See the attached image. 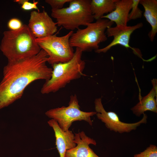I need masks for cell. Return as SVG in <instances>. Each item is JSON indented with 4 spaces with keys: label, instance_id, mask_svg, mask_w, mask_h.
<instances>
[{
    "label": "cell",
    "instance_id": "1",
    "mask_svg": "<svg viewBox=\"0 0 157 157\" xmlns=\"http://www.w3.org/2000/svg\"><path fill=\"white\" fill-rule=\"evenodd\" d=\"M48 56L41 49L37 55L26 59L8 61L0 82V109L20 99L26 87L39 80L51 78L52 69L47 65Z\"/></svg>",
    "mask_w": 157,
    "mask_h": 157
},
{
    "label": "cell",
    "instance_id": "2",
    "mask_svg": "<svg viewBox=\"0 0 157 157\" xmlns=\"http://www.w3.org/2000/svg\"><path fill=\"white\" fill-rule=\"evenodd\" d=\"M0 49L8 61H14L35 56L41 49L27 25L20 29L7 31L3 33Z\"/></svg>",
    "mask_w": 157,
    "mask_h": 157
},
{
    "label": "cell",
    "instance_id": "3",
    "mask_svg": "<svg viewBox=\"0 0 157 157\" xmlns=\"http://www.w3.org/2000/svg\"><path fill=\"white\" fill-rule=\"evenodd\" d=\"M83 52L81 49L76 48L74 56L70 60L52 66L51 77L43 85L41 93L45 94L56 92L65 87L72 81L83 76L85 62L82 59Z\"/></svg>",
    "mask_w": 157,
    "mask_h": 157
},
{
    "label": "cell",
    "instance_id": "4",
    "mask_svg": "<svg viewBox=\"0 0 157 157\" xmlns=\"http://www.w3.org/2000/svg\"><path fill=\"white\" fill-rule=\"evenodd\" d=\"M90 0H71L68 7L51 10V16L57 25L71 31L81 26H86L94 19L90 9Z\"/></svg>",
    "mask_w": 157,
    "mask_h": 157
},
{
    "label": "cell",
    "instance_id": "5",
    "mask_svg": "<svg viewBox=\"0 0 157 157\" xmlns=\"http://www.w3.org/2000/svg\"><path fill=\"white\" fill-rule=\"evenodd\" d=\"M114 23L108 19L101 18L89 24L84 28H78L70 38L71 46L79 48L83 52L95 51L99 49L100 43L107 40L106 30Z\"/></svg>",
    "mask_w": 157,
    "mask_h": 157
},
{
    "label": "cell",
    "instance_id": "6",
    "mask_svg": "<svg viewBox=\"0 0 157 157\" xmlns=\"http://www.w3.org/2000/svg\"><path fill=\"white\" fill-rule=\"evenodd\" d=\"M73 32V31H70L61 36L54 34L36 39L41 49L48 55L47 63L52 66L56 64L67 62L72 58L74 51L70 44L69 39Z\"/></svg>",
    "mask_w": 157,
    "mask_h": 157
},
{
    "label": "cell",
    "instance_id": "7",
    "mask_svg": "<svg viewBox=\"0 0 157 157\" xmlns=\"http://www.w3.org/2000/svg\"><path fill=\"white\" fill-rule=\"evenodd\" d=\"M96 113V111L87 112L81 110L77 96L74 94L70 96L67 106H62L50 109L47 111L45 114L55 120L63 131H66L75 121L84 120L92 126L91 117Z\"/></svg>",
    "mask_w": 157,
    "mask_h": 157
},
{
    "label": "cell",
    "instance_id": "8",
    "mask_svg": "<svg viewBox=\"0 0 157 157\" xmlns=\"http://www.w3.org/2000/svg\"><path fill=\"white\" fill-rule=\"evenodd\" d=\"M96 114L98 119L105 124L107 128L111 131L122 133H129L135 130L141 124L147 122V116L144 113L141 119L136 122L126 123L120 120L117 114L112 111L107 112L105 109L101 98H96L94 101Z\"/></svg>",
    "mask_w": 157,
    "mask_h": 157
},
{
    "label": "cell",
    "instance_id": "9",
    "mask_svg": "<svg viewBox=\"0 0 157 157\" xmlns=\"http://www.w3.org/2000/svg\"><path fill=\"white\" fill-rule=\"evenodd\" d=\"M143 26L142 23L140 22L133 26L116 25L114 27H108L106 31V35L107 37H113V40L105 47L99 48L95 52L98 53H105L113 47L119 44L126 48L131 49L134 54L143 59L140 50L131 47L129 44L132 34L136 29L142 27Z\"/></svg>",
    "mask_w": 157,
    "mask_h": 157
},
{
    "label": "cell",
    "instance_id": "10",
    "mask_svg": "<svg viewBox=\"0 0 157 157\" xmlns=\"http://www.w3.org/2000/svg\"><path fill=\"white\" fill-rule=\"evenodd\" d=\"M27 25L36 38L53 35L58 30L57 23L44 10L42 12L32 11Z\"/></svg>",
    "mask_w": 157,
    "mask_h": 157
},
{
    "label": "cell",
    "instance_id": "11",
    "mask_svg": "<svg viewBox=\"0 0 157 157\" xmlns=\"http://www.w3.org/2000/svg\"><path fill=\"white\" fill-rule=\"evenodd\" d=\"M74 135L76 145L67 150L64 157H100L89 146L90 144L96 145L95 140L87 136L83 131L75 133Z\"/></svg>",
    "mask_w": 157,
    "mask_h": 157
},
{
    "label": "cell",
    "instance_id": "12",
    "mask_svg": "<svg viewBox=\"0 0 157 157\" xmlns=\"http://www.w3.org/2000/svg\"><path fill=\"white\" fill-rule=\"evenodd\" d=\"M47 123L54 131L56 145L60 157H64L67 150L73 148L76 145L74 142L75 135L69 130L66 131H63L53 119H51Z\"/></svg>",
    "mask_w": 157,
    "mask_h": 157
},
{
    "label": "cell",
    "instance_id": "13",
    "mask_svg": "<svg viewBox=\"0 0 157 157\" xmlns=\"http://www.w3.org/2000/svg\"><path fill=\"white\" fill-rule=\"evenodd\" d=\"M157 81L156 79L151 80L153 88L146 96L142 97L139 96V101L131 110L137 117H139L147 111L157 113L156 99L155 98L157 94Z\"/></svg>",
    "mask_w": 157,
    "mask_h": 157
},
{
    "label": "cell",
    "instance_id": "14",
    "mask_svg": "<svg viewBox=\"0 0 157 157\" xmlns=\"http://www.w3.org/2000/svg\"><path fill=\"white\" fill-rule=\"evenodd\" d=\"M132 3V0H116L114 10L110 13L104 15L102 18L108 19L115 23L117 26H127L129 21V16Z\"/></svg>",
    "mask_w": 157,
    "mask_h": 157
},
{
    "label": "cell",
    "instance_id": "15",
    "mask_svg": "<svg viewBox=\"0 0 157 157\" xmlns=\"http://www.w3.org/2000/svg\"><path fill=\"white\" fill-rule=\"evenodd\" d=\"M139 3L143 6L144 16L151 26V30L148 35L153 42L157 33V0H140Z\"/></svg>",
    "mask_w": 157,
    "mask_h": 157
},
{
    "label": "cell",
    "instance_id": "16",
    "mask_svg": "<svg viewBox=\"0 0 157 157\" xmlns=\"http://www.w3.org/2000/svg\"><path fill=\"white\" fill-rule=\"evenodd\" d=\"M116 0H91L90 9L94 19H101L105 14L112 12L115 8Z\"/></svg>",
    "mask_w": 157,
    "mask_h": 157
},
{
    "label": "cell",
    "instance_id": "17",
    "mask_svg": "<svg viewBox=\"0 0 157 157\" xmlns=\"http://www.w3.org/2000/svg\"><path fill=\"white\" fill-rule=\"evenodd\" d=\"M132 1L131 9L129 16V20H135L140 18L142 16V11L138 7L140 0H132Z\"/></svg>",
    "mask_w": 157,
    "mask_h": 157
},
{
    "label": "cell",
    "instance_id": "18",
    "mask_svg": "<svg viewBox=\"0 0 157 157\" xmlns=\"http://www.w3.org/2000/svg\"><path fill=\"white\" fill-rule=\"evenodd\" d=\"M134 157H157V147L150 144L144 151L134 155Z\"/></svg>",
    "mask_w": 157,
    "mask_h": 157
},
{
    "label": "cell",
    "instance_id": "19",
    "mask_svg": "<svg viewBox=\"0 0 157 157\" xmlns=\"http://www.w3.org/2000/svg\"><path fill=\"white\" fill-rule=\"evenodd\" d=\"M14 2L21 5V8L25 11H29L33 10H37L39 11L37 5L38 1H33V3L29 1L28 0H15Z\"/></svg>",
    "mask_w": 157,
    "mask_h": 157
},
{
    "label": "cell",
    "instance_id": "20",
    "mask_svg": "<svg viewBox=\"0 0 157 157\" xmlns=\"http://www.w3.org/2000/svg\"><path fill=\"white\" fill-rule=\"evenodd\" d=\"M71 0H46L45 1L51 8V10L62 9L64 5L67 3H69Z\"/></svg>",
    "mask_w": 157,
    "mask_h": 157
},
{
    "label": "cell",
    "instance_id": "21",
    "mask_svg": "<svg viewBox=\"0 0 157 157\" xmlns=\"http://www.w3.org/2000/svg\"><path fill=\"white\" fill-rule=\"evenodd\" d=\"M22 21L18 18H13L10 19L7 23V26L10 30L15 31L18 30L23 25Z\"/></svg>",
    "mask_w": 157,
    "mask_h": 157
}]
</instances>
